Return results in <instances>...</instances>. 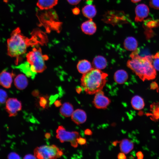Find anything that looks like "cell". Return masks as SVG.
<instances>
[{"label": "cell", "instance_id": "obj_18", "mask_svg": "<svg viewBox=\"0 0 159 159\" xmlns=\"http://www.w3.org/2000/svg\"><path fill=\"white\" fill-rule=\"evenodd\" d=\"M14 83L16 87L18 89L22 90L25 89L28 84L27 78L24 75H18L15 78Z\"/></svg>", "mask_w": 159, "mask_h": 159}, {"label": "cell", "instance_id": "obj_22", "mask_svg": "<svg viewBox=\"0 0 159 159\" xmlns=\"http://www.w3.org/2000/svg\"><path fill=\"white\" fill-rule=\"evenodd\" d=\"M74 112L73 107L72 104L68 102H65L62 105L60 112L63 116L69 117L71 116Z\"/></svg>", "mask_w": 159, "mask_h": 159}, {"label": "cell", "instance_id": "obj_17", "mask_svg": "<svg viewBox=\"0 0 159 159\" xmlns=\"http://www.w3.org/2000/svg\"><path fill=\"white\" fill-rule=\"evenodd\" d=\"M138 42L134 37H127L124 42V47L127 50L133 51L137 49Z\"/></svg>", "mask_w": 159, "mask_h": 159}, {"label": "cell", "instance_id": "obj_7", "mask_svg": "<svg viewBox=\"0 0 159 159\" xmlns=\"http://www.w3.org/2000/svg\"><path fill=\"white\" fill-rule=\"evenodd\" d=\"M5 102V110L9 117L16 116L22 109L21 102L16 98H9Z\"/></svg>", "mask_w": 159, "mask_h": 159}, {"label": "cell", "instance_id": "obj_4", "mask_svg": "<svg viewBox=\"0 0 159 159\" xmlns=\"http://www.w3.org/2000/svg\"><path fill=\"white\" fill-rule=\"evenodd\" d=\"M26 57L33 72L40 73L46 69L44 60H47L48 57L47 55L42 54L40 48H34L27 53Z\"/></svg>", "mask_w": 159, "mask_h": 159}, {"label": "cell", "instance_id": "obj_10", "mask_svg": "<svg viewBox=\"0 0 159 159\" xmlns=\"http://www.w3.org/2000/svg\"><path fill=\"white\" fill-rule=\"evenodd\" d=\"M14 74L5 70L0 73V85L6 88H10L12 82Z\"/></svg>", "mask_w": 159, "mask_h": 159}, {"label": "cell", "instance_id": "obj_28", "mask_svg": "<svg viewBox=\"0 0 159 159\" xmlns=\"http://www.w3.org/2000/svg\"><path fill=\"white\" fill-rule=\"evenodd\" d=\"M153 64L156 70L159 71V58L154 59Z\"/></svg>", "mask_w": 159, "mask_h": 159}, {"label": "cell", "instance_id": "obj_2", "mask_svg": "<svg viewBox=\"0 0 159 159\" xmlns=\"http://www.w3.org/2000/svg\"><path fill=\"white\" fill-rule=\"evenodd\" d=\"M139 52L138 48L132 52L127 66L143 81L154 79L157 73L153 64V56L141 57L139 55Z\"/></svg>", "mask_w": 159, "mask_h": 159}, {"label": "cell", "instance_id": "obj_30", "mask_svg": "<svg viewBox=\"0 0 159 159\" xmlns=\"http://www.w3.org/2000/svg\"><path fill=\"white\" fill-rule=\"evenodd\" d=\"M68 2L72 5H77L80 1L81 0H67Z\"/></svg>", "mask_w": 159, "mask_h": 159}, {"label": "cell", "instance_id": "obj_31", "mask_svg": "<svg viewBox=\"0 0 159 159\" xmlns=\"http://www.w3.org/2000/svg\"><path fill=\"white\" fill-rule=\"evenodd\" d=\"M80 11L79 9L77 7H75L72 9V12L73 14L75 15H78L80 13Z\"/></svg>", "mask_w": 159, "mask_h": 159}, {"label": "cell", "instance_id": "obj_32", "mask_svg": "<svg viewBox=\"0 0 159 159\" xmlns=\"http://www.w3.org/2000/svg\"><path fill=\"white\" fill-rule=\"evenodd\" d=\"M36 157L34 155L31 154H28L26 155L24 157V159H36Z\"/></svg>", "mask_w": 159, "mask_h": 159}, {"label": "cell", "instance_id": "obj_14", "mask_svg": "<svg viewBox=\"0 0 159 159\" xmlns=\"http://www.w3.org/2000/svg\"><path fill=\"white\" fill-rule=\"evenodd\" d=\"M58 0H38L37 6L41 10L50 9L58 3Z\"/></svg>", "mask_w": 159, "mask_h": 159}, {"label": "cell", "instance_id": "obj_38", "mask_svg": "<svg viewBox=\"0 0 159 159\" xmlns=\"http://www.w3.org/2000/svg\"><path fill=\"white\" fill-rule=\"evenodd\" d=\"M44 136L46 138L49 139L50 138L51 135L50 133L49 132H47L45 134Z\"/></svg>", "mask_w": 159, "mask_h": 159}, {"label": "cell", "instance_id": "obj_39", "mask_svg": "<svg viewBox=\"0 0 159 159\" xmlns=\"http://www.w3.org/2000/svg\"><path fill=\"white\" fill-rule=\"evenodd\" d=\"M39 94V92L37 91H35L32 93V95L34 96H37Z\"/></svg>", "mask_w": 159, "mask_h": 159}, {"label": "cell", "instance_id": "obj_40", "mask_svg": "<svg viewBox=\"0 0 159 159\" xmlns=\"http://www.w3.org/2000/svg\"><path fill=\"white\" fill-rule=\"evenodd\" d=\"M131 1L134 3H137L140 1L141 0H131Z\"/></svg>", "mask_w": 159, "mask_h": 159}, {"label": "cell", "instance_id": "obj_9", "mask_svg": "<svg viewBox=\"0 0 159 159\" xmlns=\"http://www.w3.org/2000/svg\"><path fill=\"white\" fill-rule=\"evenodd\" d=\"M149 10L145 4H142L138 5L135 8V20L137 22H141L148 15Z\"/></svg>", "mask_w": 159, "mask_h": 159}, {"label": "cell", "instance_id": "obj_6", "mask_svg": "<svg viewBox=\"0 0 159 159\" xmlns=\"http://www.w3.org/2000/svg\"><path fill=\"white\" fill-rule=\"evenodd\" d=\"M56 137L61 143L64 142H70L71 145L74 148L78 146L77 139L79 136L78 132L76 131L69 132L67 131L62 125L59 126L56 131Z\"/></svg>", "mask_w": 159, "mask_h": 159}, {"label": "cell", "instance_id": "obj_5", "mask_svg": "<svg viewBox=\"0 0 159 159\" xmlns=\"http://www.w3.org/2000/svg\"><path fill=\"white\" fill-rule=\"evenodd\" d=\"M34 154L37 159H51L60 157L63 155V152L56 145H52L37 147L34 149Z\"/></svg>", "mask_w": 159, "mask_h": 159}, {"label": "cell", "instance_id": "obj_12", "mask_svg": "<svg viewBox=\"0 0 159 159\" xmlns=\"http://www.w3.org/2000/svg\"><path fill=\"white\" fill-rule=\"evenodd\" d=\"M72 120L77 125L85 122L87 119V115L85 112L80 109L74 110L71 115Z\"/></svg>", "mask_w": 159, "mask_h": 159}, {"label": "cell", "instance_id": "obj_25", "mask_svg": "<svg viewBox=\"0 0 159 159\" xmlns=\"http://www.w3.org/2000/svg\"><path fill=\"white\" fill-rule=\"evenodd\" d=\"M150 7L155 9H159V0H150Z\"/></svg>", "mask_w": 159, "mask_h": 159}, {"label": "cell", "instance_id": "obj_20", "mask_svg": "<svg viewBox=\"0 0 159 159\" xmlns=\"http://www.w3.org/2000/svg\"><path fill=\"white\" fill-rule=\"evenodd\" d=\"M82 11L83 15L89 19H92L97 13L95 6L91 4L85 6L82 9Z\"/></svg>", "mask_w": 159, "mask_h": 159}, {"label": "cell", "instance_id": "obj_21", "mask_svg": "<svg viewBox=\"0 0 159 159\" xmlns=\"http://www.w3.org/2000/svg\"><path fill=\"white\" fill-rule=\"evenodd\" d=\"M120 148L121 152L127 154L130 152L133 148V143L130 140L124 139L120 143Z\"/></svg>", "mask_w": 159, "mask_h": 159}, {"label": "cell", "instance_id": "obj_36", "mask_svg": "<svg viewBox=\"0 0 159 159\" xmlns=\"http://www.w3.org/2000/svg\"><path fill=\"white\" fill-rule=\"evenodd\" d=\"M54 105L56 107H59L62 105L61 101L60 100H56L54 102Z\"/></svg>", "mask_w": 159, "mask_h": 159}, {"label": "cell", "instance_id": "obj_16", "mask_svg": "<svg viewBox=\"0 0 159 159\" xmlns=\"http://www.w3.org/2000/svg\"><path fill=\"white\" fill-rule=\"evenodd\" d=\"M128 75L127 72L123 69H119L114 73V79L115 81L117 84H122L127 80Z\"/></svg>", "mask_w": 159, "mask_h": 159}, {"label": "cell", "instance_id": "obj_1", "mask_svg": "<svg viewBox=\"0 0 159 159\" xmlns=\"http://www.w3.org/2000/svg\"><path fill=\"white\" fill-rule=\"evenodd\" d=\"M33 34L29 38L21 33L19 27L14 29L7 40L8 54L11 57L17 58L26 52L28 47L44 43V36L42 32H36Z\"/></svg>", "mask_w": 159, "mask_h": 159}, {"label": "cell", "instance_id": "obj_3", "mask_svg": "<svg viewBox=\"0 0 159 159\" xmlns=\"http://www.w3.org/2000/svg\"><path fill=\"white\" fill-rule=\"evenodd\" d=\"M108 74L101 70L94 68L83 74L81 79V85L88 94H95L101 90L105 86Z\"/></svg>", "mask_w": 159, "mask_h": 159}, {"label": "cell", "instance_id": "obj_33", "mask_svg": "<svg viewBox=\"0 0 159 159\" xmlns=\"http://www.w3.org/2000/svg\"><path fill=\"white\" fill-rule=\"evenodd\" d=\"M125 154V153L122 152L119 153L117 155V158L119 159H125L126 158V157Z\"/></svg>", "mask_w": 159, "mask_h": 159}, {"label": "cell", "instance_id": "obj_29", "mask_svg": "<svg viewBox=\"0 0 159 159\" xmlns=\"http://www.w3.org/2000/svg\"><path fill=\"white\" fill-rule=\"evenodd\" d=\"M77 141L78 144L82 145L85 144L86 143V139L81 137L80 136L77 138Z\"/></svg>", "mask_w": 159, "mask_h": 159}, {"label": "cell", "instance_id": "obj_24", "mask_svg": "<svg viewBox=\"0 0 159 159\" xmlns=\"http://www.w3.org/2000/svg\"><path fill=\"white\" fill-rule=\"evenodd\" d=\"M7 95L4 90L0 89V103H4L6 102L7 98Z\"/></svg>", "mask_w": 159, "mask_h": 159}, {"label": "cell", "instance_id": "obj_37", "mask_svg": "<svg viewBox=\"0 0 159 159\" xmlns=\"http://www.w3.org/2000/svg\"><path fill=\"white\" fill-rule=\"evenodd\" d=\"M150 87L151 88H152V89L155 90L156 89V88H157V87H158V86L157 85V84L156 83L153 82L152 83Z\"/></svg>", "mask_w": 159, "mask_h": 159}, {"label": "cell", "instance_id": "obj_41", "mask_svg": "<svg viewBox=\"0 0 159 159\" xmlns=\"http://www.w3.org/2000/svg\"><path fill=\"white\" fill-rule=\"evenodd\" d=\"M81 91V88H78V89H77L76 90L77 92L78 93H80Z\"/></svg>", "mask_w": 159, "mask_h": 159}, {"label": "cell", "instance_id": "obj_13", "mask_svg": "<svg viewBox=\"0 0 159 159\" xmlns=\"http://www.w3.org/2000/svg\"><path fill=\"white\" fill-rule=\"evenodd\" d=\"M14 68L19 69L24 73L26 75L29 77L34 79L37 73L33 72L31 69L30 64L27 61L20 65L13 66Z\"/></svg>", "mask_w": 159, "mask_h": 159}, {"label": "cell", "instance_id": "obj_26", "mask_svg": "<svg viewBox=\"0 0 159 159\" xmlns=\"http://www.w3.org/2000/svg\"><path fill=\"white\" fill-rule=\"evenodd\" d=\"M39 103L41 107L43 108H46L47 104V101L46 98L43 97H40Z\"/></svg>", "mask_w": 159, "mask_h": 159}, {"label": "cell", "instance_id": "obj_34", "mask_svg": "<svg viewBox=\"0 0 159 159\" xmlns=\"http://www.w3.org/2000/svg\"><path fill=\"white\" fill-rule=\"evenodd\" d=\"M136 156L138 159H142L144 156L143 153L141 151H138L136 154Z\"/></svg>", "mask_w": 159, "mask_h": 159}, {"label": "cell", "instance_id": "obj_11", "mask_svg": "<svg viewBox=\"0 0 159 159\" xmlns=\"http://www.w3.org/2000/svg\"><path fill=\"white\" fill-rule=\"evenodd\" d=\"M81 29L85 34L91 35L95 32L97 30V26L92 19H89L82 24Z\"/></svg>", "mask_w": 159, "mask_h": 159}, {"label": "cell", "instance_id": "obj_35", "mask_svg": "<svg viewBox=\"0 0 159 159\" xmlns=\"http://www.w3.org/2000/svg\"><path fill=\"white\" fill-rule=\"evenodd\" d=\"M84 133L85 135H91L92 134V131L89 129H86L85 130Z\"/></svg>", "mask_w": 159, "mask_h": 159}, {"label": "cell", "instance_id": "obj_8", "mask_svg": "<svg viewBox=\"0 0 159 159\" xmlns=\"http://www.w3.org/2000/svg\"><path fill=\"white\" fill-rule=\"evenodd\" d=\"M111 102L110 100L105 95L104 92L101 90L95 94L93 103L97 109H105L107 108Z\"/></svg>", "mask_w": 159, "mask_h": 159}, {"label": "cell", "instance_id": "obj_23", "mask_svg": "<svg viewBox=\"0 0 159 159\" xmlns=\"http://www.w3.org/2000/svg\"><path fill=\"white\" fill-rule=\"evenodd\" d=\"M131 104L134 109L138 110L143 109L145 106L143 99L140 96L138 95L134 96L132 98Z\"/></svg>", "mask_w": 159, "mask_h": 159}, {"label": "cell", "instance_id": "obj_19", "mask_svg": "<svg viewBox=\"0 0 159 159\" xmlns=\"http://www.w3.org/2000/svg\"><path fill=\"white\" fill-rule=\"evenodd\" d=\"M77 67L78 72L83 74L88 72L93 68L90 62L85 59L79 61Z\"/></svg>", "mask_w": 159, "mask_h": 159}, {"label": "cell", "instance_id": "obj_15", "mask_svg": "<svg viewBox=\"0 0 159 159\" xmlns=\"http://www.w3.org/2000/svg\"><path fill=\"white\" fill-rule=\"evenodd\" d=\"M93 68L101 70L104 69L107 65V61L106 59L101 55H98L93 59L92 62Z\"/></svg>", "mask_w": 159, "mask_h": 159}, {"label": "cell", "instance_id": "obj_42", "mask_svg": "<svg viewBox=\"0 0 159 159\" xmlns=\"http://www.w3.org/2000/svg\"><path fill=\"white\" fill-rule=\"evenodd\" d=\"M87 2H89L91 3V2L93 0H86Z\"/></svg>", "mask_w": 159, "mask_h": 159}, {"label": "cell", "instance_id": "obj_27", "mask_svg": "<svg viewBox=\"0 0 159 159\" xmlns=\"http://www.w3.org/2000/svg\"><path fill=\"white\" fill-rule=\"evenodd\" d=\"M7 158L8 159H20V156L16 153L12 152L10 153L8 155Z\"/></svg>", "mask_w": 159, "mask_h": 159}]
</instances>
